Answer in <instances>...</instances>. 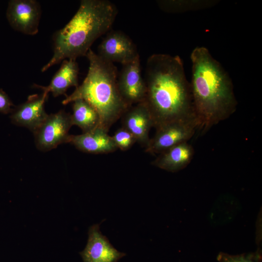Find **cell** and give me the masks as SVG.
Here are the masks:
<instances>
[{
  "label": "cell",
  "mask_w": 262,
  "mask_h": 262,
  "mask_svg": "<svg viewBox=\"0 0 262 262\" xmlns=\"http://www.w3.org/2000/svg\"><path fill=\"white\" fill-rule=\"evenodd\" d=\"M159 7L168 13H183L206 9L218 3L214 0H166L157 2Z\"/></svg>",
  "instance_id": "cell-17"
},
{
  "label": "cell",
  "mask_w": 262,
  "mask_h": 262,
  "mask_svg": "<svg viewBox=\"0 0 262 262\" xmlns=\"http://www.w3.org/2000/svg\"><path fill=\"white\" fill-rule=\"evenodd\" d=\"M112 137L117 148L122 151L129 150L137 142L135 137L123 127L117 129Z\"/></svg>",
  "instance_id": "cell-18"
},
{
  "label": "cell",
  "mask_w": 262,
  "mask_h": 262,
  "mask_svg": "<svg viewBox=\"0 0 262 262\" xmlns=\"http://www.w3.org/2000/svg\"><path fill=\"white\" fill-rule=\"evenodd\" d=\"M145 102L156 129L179 121L198 122L190 83L183 61L178 55L155 53L147 59L144 79Z\"/></svg>",
  "instance_id": "cell-1"
},
{
  "label": "cell",
  "mask_w": 262,
  "mask_h": 262,
  "mask_svg": "<svg viewBox=\"0 0 262 262\" xmlns=\"http://www.w3.org/2000/svg\"><path fill=\"white\" fill-rule=\"evenodd\" d=\"M79 66L76 60H63L60 69L53 77L49 84L47 86L35 85L41 89L43 92H50L55 97L64 95L71 86L77 87L78 85Z\"/></svg>",
  "instance_id": "cell-15"
},
{
  "label": "cell",
  "mask_w": 262,
  "mask_h": 262,
  "mask_svg": "<svg viewBox=\"0 0 262 262\" xmlns=\"http://www.w3.org/2000/svg\"><path fill=\"white\" fill-rule=\"evenodd\" d=\"M122 118V127L135 137L137 143L146 147L150 139L149 132L153 127V122L145 101L131 106Z\"/></svg>",
  "instance_id": "cell-12"
},
{
  "label": "cell",
  "mask_w": 262,
  "mask_h": 262,
  "mask_svg": "<svg viewBox=\"0 0 262 262\" xmlns=\"http://www.w3.org/2000/svg\"><path fill=\"white\" fill-rule=\"evenodd\" d=\"M85 56L89 61L87 74L82 83L66 97L62 104L66 105L78 99L85 100L97 112L98 127L108 132L130 107L119 92L118 71L115 65L103 60L91 49Z\"/></svg>",
  "instance_id": "cell-4"
},
{
  "label": "cell",
  "mask_w": 262,
  "mask_h": 262,
  "mask_svg": "<svg viewBox=\"0 0 262 262\" xmlns=\"http://www.w3.org/2000/svg\"><path fill=\"white\" fill-rule=\"evenodd\" d=\"M99 225L89 227L87 244L80 254L83 262H117L126 253L118 251L113 246L100 231Z\"/></svg>",
  "instance_id": "cell-10"
},
{
  "label": "cell",
  "mask_w": 262,
  "mask_h": 262,
  "mask_svg": "<svg viewBox=\"0 0 262 262\" xmlns=\"http://www.w3.org/2000/svg\"><path fill=\"white\" fill-rule=\"evenodd\" d=\"M14 106L8 96L2 90L0 89V113L7 114L11 112Z\"/></svg>",
  "instance_id": "cell-20"
},
{
  "label": "cell",
  "mask_w": 262,
  "mask_h": 262,
  "mask_svg": "<svg viewBox=\"0 0 262 262\" xmlns=\"http://www.w3.org/2000/svg\"><path fill=\"white\" fill-rule=\"evenodd\" d=\"M190 59L195 113L198 128L205 131L232 115L237 101L231 79L207 48H195Z\"/></svg>",
  "instance_id": "cell-2"
},
{
  "label": "cell",
  "mask_w": 262,
  "mask_h": 262,
  "mask_svg": "<svg viewBox=\"0 0 262 262\" xmlns=\"http://www.w3.org/2000/svg\"><path fill=\"white\" fill-rule=\"evenodd\" d=\"M41 10L34 0H12L9 2L7 19L15 30L28 35L38 33Z\"/></svg>",
  "instance_id": "cell-8"
},
{
  "label": "cell",
  "mask_w": 262,
  "mask_h": 262,
  "mask_svg": "<svg viewBox=\"0 0 262 262\" xmlns=\"http://www.w3.org/2000/svg\"><path fill=\"white\" fill-rule=\"evenodd\" d=\"M48 97V93L46 92L29 96L25 102L13 109L10 116L12 122L33 132L35 131L48 115L44 108Z\"/></svg>",
  "instance_id": "cell-11"
},
{
  "label": "cell",
  "mask_w": 262,
  "mask_h": 262,
  "mask_svg": "<svg viewBox=\"0 0 262 262\" xmlns=\"http://www.w3.org/2000/svg\"><path fill=\"white\" fill-rule=\"evenodd\" d=\"M198 128L197 124L192 121H179L164 124L156 129L145 151L152 154H160L175 145L187 142Z\"/></svg>",
  "instance_id": "cell-6"
},
{
  "label": "cell",
  "mask_w": 262,
  "mask_h": 262,
  "mask_svg": "<svg viewBox=\"0 0 262 262\" xmlns=\"http://www.w3.org/2000/svg\"><path fill=\"white\" fill-rule=\"evenodd\" d=\"M117 84L122 98L129 107L144 101L146 86L141 73L140 57L123 65Z\"/></svg>",
  "instance_id": "cell-9"
},
{
  "label": "cell",
  "mask_w": 262,
  "mask_h": 262,
  "mask_svg": "<svg viewBox=\"0 0 262 262\" xmlns=\"http://www.w3.org/2000/svg\"><path fill=\"white\" fill-rule=\"evenodd\" d=\"M117 12L109 0H81L71 20L54 34L53 54L42 72L63 60L85 56L94 41L111 28Z\"/></svg>",
  "instance_id": "cell-3"
},
{
  "label": "cell",
  "mask_w": 262,
  "mask_h": 262,
  "mask_svg": "<svg viewBox=\"0 0 262 262\" xmlns=\"http://www.w3.org/2000/svg\"><path fill=\"white\" fill-rule=\"evenodd\" d=\"M218 262H261L260 253L230 255L221 252L217 256Z\"/></svg>",
  "instance_id": "cell-19"
},
{
  "label": "cell",
  "mask_w": 262,
  "mask_h": 262,
  "mask_svg": "<svg viewBox=\"0 0 262 262\" xmlns=\"http://www.w3.org/2000/svg\"><path fill=\"white\" fill-rule=\"evenodd\" d=\"M73 102V114L71 115L72 125L78 126L82 133L98 127L99 116L96 110L86 101L78 99Z\"/></svg>",
  "instance_id": "cell-16"
},
{
  "label": "cell",
  "mask_w": 262,
  "mask_h": 262,
  "mask_svg": "<svg viewBox=\"0 0 262 262\" xmlns=\"http://www.w3.org/2000/svg\"><path fill=\"white\" fill-rule=\"evenodd\" d=\"M77 149L91 154L113 152L118 148L108 131L98 127L79 135H70L68 141Z\"/></svg>",
  "instance_id": "cell-13"
},
{
  "label": "cell",
  "mask_w": 262,
  "mask_h": 262,
  "mask_svg": "<svg viewBox=\"0 0 262 262\" xmlns=\"http://www.w3.org/2000/svg\"><path fill=\"white\" fill-rule=\"evenodd\" d=\"M97 54L103 60L122 65L139 57L137 48L132 40L120 31H111L99 44Z\"/></svg>",
  "instance_id": "cell-7"
},
{
  "label": "cell",
  "mask_w": 262,
  "mask_h": 262,
  "mask_svg": "<svg viewBox=\"0 0 262 262\" xmlns=\"http://www.w3.org/2000/svg\"><path fill=\"white\" fill-rule=\"evenodd\" d=\"M194 155L192 146L187 142H183L160 153L151 164L162 169L176 172L185 168Z\"/></svg>",
  "instance_id": "cell-14"
},
{
  "label": "cell",
  "mask_w": 262,
  "mask_h": 262,
  "mask_svg": "<svg viewBox=\"0 0 262 262\" xmlns=\"http://www.w3.org/2000/svg\"><path fill=\"white\" fill-rule=\"evenodd\" d=\"M73 126L71 115L64 110L48 115L42 124L33 132L37 148L47 151L68 143V131Z\"/></svg>",
  "instance_id": "cell-5"
}]
</instances>
